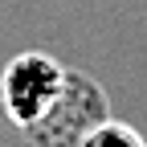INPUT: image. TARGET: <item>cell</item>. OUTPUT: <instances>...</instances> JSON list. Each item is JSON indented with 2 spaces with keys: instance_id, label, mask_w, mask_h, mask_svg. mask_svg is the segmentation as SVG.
Returning <instances> with one entry per match:
<instances>
[{
  "instance_id": "obj_1",
  "label": "cell",
  "mask_w": 147,
  "mask_h": 147,
  "mask_svg": "<svg viewBox=\"0 0 147 147\" xmlns=\"http://www.w3.org/2000/svg\"><path fill=\"white\" fill-rule=\"evenodd\" d=\"M65 65L45 49H25L0 69V110L8 115L16 131L33 127L45 110L57 102L65 86Z\"/></svg>"
},
{
  "instance_id": "obj_2",
  "label": "cell",
  "mask_w": 147,
  "mask_h": 147,
  "mask_svg": "<svg viewBox=\"0 0 147 147\" xmlns=\"http://www.w3.org/2000/svg\"><path fill=\"white\" fill-rule=\"evenodd\" d=\"M106 115H110V106H106L102 86L94 78H86L82 69H69L57 102H53L33 127H25L21 135H25L29 147H78V139L94 123H102Z\"/></svg>"
},
{
  "instance_id": "obj_3",
  "label": "cell",
  "mask_w": 147,
  "mask_h": 147,
  "mask_svg": "<svg viewBox=\"0 0 147 147\" xmlns=\"http://www.w3.org/2000/svg\"><path fill=\"white\" fill-rule=\"evenodd\" d=\"M78 147H147V139H143L139 127H131V123L106 115L102 123H94V127L78 139Z\"/></svg>"
}]
</instances>
